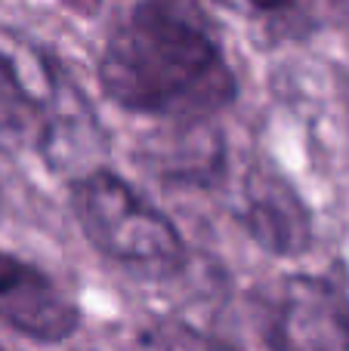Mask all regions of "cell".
Returning <instances> with one entry per match:
<instances>
[{
	"mask_svg": "<svg viewBox=\"0 0 349 351\" xmlns=\"http://www.w3.org/2000/svg\"><path fill=\"white\" fill-rule=\"evenodd\" d=\"M254 10L260 12H282V10H291L294 6V0H251Z\"/></svg>",
	"mask_w": 349,
	"mask_h": 351,
	"instance_id": "8",
	"label": "cell"
},
{
	"mask_svg": "<svg viewBox=\"0 0 349 351\" xmlns=\"http://www.w3.org/2000/svg\"><path fill=\"white\" fill-rule=\"evenodd\" d=\"M71 213L90 247L139 280H170L189 262L177 222L109 167L71 182Z\"/></svg>",
	"mask_w": 349,
	"mask_h": 351,
	"instance_id": "2",
	"label": "cell"
},
{
	"mask_svg": "<svg viewBox=\"0 0 349 351\" xmlns=\"http://www.w3.org/2000/svg\"><path fill=\"white\" fill-rule=\"evenodd\" d=\"M62 3H65L71 12H78V16H96L102 0H62Z\"/></svg>",
	"mask_w": 349,
	"mask_h": 351,
	"instance_id": "7",
	"label": "cell"
},
{
	"mask_svg": "<svg viewBox=\"0 0 349 351\" xmlns=\"http://www.w3.org/2000/svg\"><path fill=\"white\" fill-rule=\"evenodd\" d=\"M84 117L90 111L68 77L53 68L47 93L34 90L16 56L0 47V152L41 154L49 167H62L59 152L68 136H78Z\"/></svg>",
	"mask_w": 349,
	"mask_h": 351,
	"instance_id": "3",
	"label": "cell"
},
{
	"mask_svg": "<svg viewBox=\"0 0 349 351\" xmlns=\"http://www.w3.org/2000/svg\"><path fill=\"white\" fill-rule=\"evenodd\" d=\"M0 327L22 339L56 346L80 330V308L47 271L0 250Z\"/></svg>",
	"mask_w": 349,
	"mask_h": 351,
	"instance_id": "4",
	"label": "cell"
},
{
	"mask_svg": "<svg viewBox=\"0 0 349 351\" xmlns=\"http://www.w3.org/2000/svg\"><path fill=\"white\" fill-rule=\"evenodd\" d=\"M99 86L121 111L204 121L238 96V77L198 0H136L99 56Z\"/></svg>",
	"mask_w": 349,
	"mask_h": 351,
	"instance_id": "1",
	"label": "cell"
},
{
	"mask_svg": "<svg viewBox=\"0 0 349 351\" xmlns=\"http://www.w3.org/2000/svg\"><path fill=\"white\" fill-rule=\"evenodd\" d=\"M245 225L254 241L275 256H300L313 247V213L300 191L275 170L247 176Z\"/></svg>",
	"mask_w": 349,
	"mask_h": 351,
	"instance_id": "6",
	"label": "cell"
},
{
	"mask_svg": "<svg viewBox=\"0 0 349 351\" xmlns=\"http://www.w3.org/2000/svg\"><path fill=\"white\" fill-rule=\"evenodd\" d=\"M272 346L349 348V290L331 274H294L272 305Z\"/></svg>",
	"mask_w": 349,
	"mask_h": 351,
	"instance_id": "5",
	"label": "cell"
}]
</instances>
